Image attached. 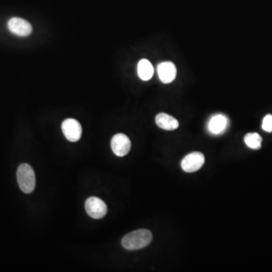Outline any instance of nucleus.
<instances>
[{
  "mask_svg": "<svg viewBox=\"0 0 272 272\" xmlns=\"http://www.w3.org/2000/svg\"><path fill=\"white\" fill-rule=\"evenodd\" d=\"M245 141L251 149L258 150L262 146V138L258 133H248L245 136Z\"/></svg>",
  "mask_w": 272,
  "mask_h": 272,
  "instance_id": "nucleus-12",
  "label": "nucleus"
},
{
  "mask_svg": "<svg viewBox=\"0 0 272 272\" xmlns=\"http://www.w3.org/2000/svg\"><path fill=\"white\" fill-rule=\"evenodd\" d=\"M111 148L116 156H126L131 149V141L128 136L119 133L112 138Z\"/></svg>",
  "mask_w": 272,
  "mask_h": 272,
  "instance_id": "nucleus-6",
  "label": "nucleus"
},
{
  "mask_svg": "<svg viewBox=\"0 0 272 272\" xmlns=\"http://www.w3.org/2000/svg\"><path fill=\"white\" fill-rule=\"evenodd\" d=\"M152 238V233L148 230H137L126 235L122 240V245L128 250L143 249L151 244Z\"/></svg>",
  "mask_w": 272,
  "mask_h": 272,
  "instance_id": "nucleus-1",
  "label": "nucleus"
},
{
  "mask_svg": "<svg viewBox=\"0 0 272 272\" xmlns=\"http://www.w3.org/2000/svg\"><path fill=\"white\" fill-rule=\"evenodd\" d=\"M63 133L65 138L71 142H76L82 136V126L75 119L69 118L64 120L61 125Z\"/></svg>",
  "mask_w": 272,
  "mask_h": 272,
  "instance_id": "nucleus-4",
  "label": "nucleus"
},
{
  "mask_svg": "<svg viewBox=\"0 0 272 272\" xmlns=\"http://www.w3.org/2000/svg\"><path fill=\"white\" fill-rule=\"evenodd\" d=\"M17 179L21 190L25 193H30L36 187V176L33 168L29 164L22 163L18 166Z\"/></svg>",
  "mask_w": 272,
  "mask_h": 272,
  "instance_id": "nucleus-2",
  "label": "nucleus"
},
{
  "mask_svg": "<svg viewBox=\"0 0 272 272\" xmlns=\"http://www.w3.org/2000/svg\"><path fill=\"white\" fill-rule=\"evenodd\" d=\"M155 121L160 128L167 131L176 130L179 126V121L176 118L165 113L157 115Z\"/></svg>",
  "mask_w": 272,
  "mask_h": 272,
  "instance_id": "nucleus-9",
  "label": "nucleus"
},
{
  "mask_svg": "<svg viewBox=\"0 0 272 272\" xmlns=\"http://www.w3.org/2000/svg\"><path fill=\"white\" fill-rule=\"evenodd\" d=\"M158 73L161 82L163 83H170L176 79L177 70L173 63L166 61L158 64Z\"/></svg>",
  "mask_w": 272,
  "mask_h": 272,
  "instance_id": "nucleus-8",
  "label": "nucleus"
},
{
  "mask_svg": "<svg viewBox=\"0 0 272 272\" xmlns=\"http://www.w3.org/2000/svg\"><path fill=\"white\" fill-rule=\"evenodd\" d=\"M228 120L225 116L221 114L216 115L212 117L209 123V130L213 134H219L226 128Z\"/></svg>",
  "mask_w": 272,
  "mask_h": 272,
  "instance_id": "nucleus-10",
  "label": "nucleus"
},
{
  "mask_svg": "<svg viewBox=\"0 0 272 272\" xmlns=\"http://www.w3.org/2000/svg\"><path fill=\"white\" fill-rule=\"evenodd\" d=\"M85 208L88 215L95 219L103 218L108 213L106 203L96 197H91L87 199L85 201Z\"/></svg>",
  "mask_w": 272,
  "mask_h": 272,
  "instance_id": "nucleus-3",
  "label": "nucleus"
},
{
  "mask_svg": "<svg viewBox=\"0 0 272 272\" xmlns=\"http://www.w3.org/2000/svg\"><path fill=\"white\" fill-rule=\"evenodd\" d=\"M205 163V157L202 153L193 152L188 154L182 160V168L185 172H194L199 170Z\"/></svg>",
  "mask_w": 272,
  "mask_h": 272,
  "instance_id": "nucleus-5",
  "label": "nucleus"
},
{
  "mask_svg": "<svg viewBox=\"0 0 272 272\" xmlns=\"http://www.w3.org/2000/svg\"><path fill=\"white\" fill-rule=\"evenodd\" d=\"M138 77L142 81H148L152 78L154 75V67L148 60L142 59L138 64Z\"/></svg>",
  "mask_w": 272,
  "mask_h": 272,
  "instance_id": "nucleus-11",
  "label": "nucleus"
},
{
  "mask_svg": "<svg viewBox=\"0 0 272 272\" xmlns=\"http://www.w3.org/2000/svg\"><path fill=\"white\" fill-rule=\"evenodd\" d=\"M8 30L13 34L18 36H27L31 34V25L25 19L20 18H12L8 22Z\"/></svg>",
  "mask_w": 272,
  "mask_h": 272,
  "instance_id": "nucleus-7",
  "label": "nucleus"
},
{
  "mask_svg": "<svg viewBox=\"0 0 272 272\" xmlns=\"http://www.w3.org/2000/svg\"><path fill=\"white\" fill-rule=\"evenodd\" d=\"M262 129L268 133H272V115L268 114L262 121Z\"/></svg>",
  "mask_w": 272,
  "mask_h": 272,
  "instance_id": "nucleus-13",
  "label": "nucleus"
}]
</instances>
